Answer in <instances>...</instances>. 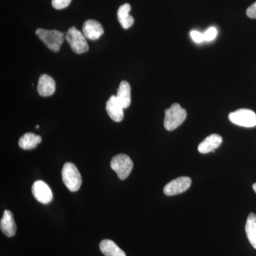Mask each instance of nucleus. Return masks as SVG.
Wrapping results in <instances>:
<instances>
[{"label": "nucleus", "instance_id": "1", "mask_svg": "<svg viewBox=\"0 0 256 256\" xmlns=\"http://www.w3.org/2000/svg\"><path fill=\"white\" fill-rule=\"evenodd\" d=\"M62 180L69 191H78L82 184V178L78 168L72 162H66L64 165L62 172Z\"/></svg>", "mask_w": 256, "mask_h": 256}, {"label": "nucleus", "instance_id": "2", "mask_svg": "<svg viewBox=\"0 0 256 256\" xmlns=\"http://www.w3.org/2000/svg\"><path fill=\"white\" fill-rule=\"evenodd\" d=\"M186 111L178 104H174L165 110L164 126L168 131H172L183 124L186 120Z\"/></svg>", "mask_w": 256, "mask_h": 256}, {"label": "nucleus", "instance_id": "3", "mask_svg": "<svg viewBox=\"0 0 256 256\" xmlns=\"http://www.w3.org/2000/svg\"><path fill=\"white\" fill-rule=\"evenodd\" d=\"M36 36L40 38L47 48L52 52H58L64 41V34L58 30H46L37 28Z\"/></svg>", "mask_w": 256, "mask_h": 256}, {"label": "nucleus", "instance_id": "4", "mask_svg": "<svg viewBox=\"0 0 256 256\" xmlns=\"http://www.w3.org/2000/svg\"><path fill=\"white\" fill-rule=\"evenodd\" d=\"M65 38L72 50L76 54H82L89 50L86 38L84 36V34L74 26L68 28L66 34Z\"/></svg>", "mask_w": 256, "mask_h": 256}, {"label": "nucleus", "instance_id": "5", "mask_svg": "<svg viewBox=\"0 0 256 256\" xmlns=\"http://www.w3.org/2000/svg\"><path fill=\"white\" fill-rule=\"evenodd\" d=\"M110 168L116 172L120 180H124L132 172L133 162L127 154H119L111 160Z\"/></svg>", "mask_w": 256, "mask_h": 256}, {"label": "nucleus", "instance_id": "6", "mask_svg": "<svg viewBox=\"0 0 256 256\" xmlns=\"http://www.w3.org/2000/svg\"><path fill=\"white\" fill-rule=\"evenodd\" d=\"M230 122L237 126L245 128H252L256 126V114L248 109H239L228 114Z\"/></svg>", "mask_w": 256, "mask_h": 256}, {"label": "nucleus", "instance_id": "7", "mask_svg": "<svg viewBox=\"0 0 256 256\" xmlns=\"http://www.w3.org/2000/svg\"><path fill=\"white\" fill-rule=\"evenodd\" d=\"M191 185V178L188 176H181L168 183L164 186V193L166 196H174L186 192Z\"/></svg>", "mask_w": 256, "mask_h": 256}, {"label": "nucleus", "instance_id": "8", "mask_svg": "<svg viewBox=\"0 0 256 256\" xmlns=\"http://www.w3.org/2000/svg\"><path fill=\"white\" fill-rule=\"evenodd\" d=\"M32 192L37 201L44 204H50L53 200V193L50 186L41 180L34 183L32 185Z\"/></svg>", "mask_w": 256, "mask_h": 256}, {"label": "nucleus", "instance_id": "9", "mask_svg": "<svg viewBox=\"0 0 256 256\" xmlns=\"http://www.w3.org/2000/svg\"><path fill=\"white\" fill-rule=\"evenodd\" d=\"M82 31L86 38L92 41L98 40L104 33L101 24L94 20L86 21L82 25Z\"/></svg>", "mask_w": 256, "mask_h": 256}, {"label": "nucleus", "instance_id": "10", "mask_svg": "<svg viewBox=\"0 0 256 256\" xmlns=\"http://www.w3.org/2000/svg\"><path fill=\"white\" fill-rule=\"evenodd\" d=\"M106 111L114 122H121L124 118V108L120 104L116 96H111L106 102Z\"/></svg>", "mask_w": 256, "mask_h": 256}, {"label": "nucleus", "instance_id": "11", "mask_svg": "<svg viewBox=\"0 0 256 256\" xmlns=\"http://www.w3.org/2000/svg\"><path fill=\"white\" fill-rule=\"evenodd\" d=\"M37 90L42 97H48L53 95L56 90L54 80L50 76L43 74L38 79Z\"/></svg>", "mask_w": 256, "mask_h": 256}, {"label": "nucleus", "instance_id": "12", "mask_svg": "<svg viewBox=\"0 0 256 256\" xmlns=\"http://www.w3.org/2000/svg\"><path fill=\"white\" fill-rule=\"evenodd\" d=\"M0 228L2 232L10 238L14 236L16 234V224H15L12 213L10 210H4V214L0 222Z\"/></svg>", "mask_w": 256, "mask_h": 256}, {"label": "nucleus", "instance_id": "13", "mask_svg": "<svg viewBox=\"0 0 256 256\" xmlns=\"http://www.w3.org/2000/svg\"><path fill=\"white\" fill-rule=\"evenodd\" d=\"M222 141L223 139L220 134H210L200 143L198 146V150L202 154L214 152L215 150L222 144Z\"/></svg>", "mask_w": 256, "mask_h": 256}, {"label": "nucleus", "instance_id": "14", "mask_svg": "<svg viewBox=\"0 0 256 256\" xmlns=\"http://www.w3.org/2000/svg\"><path fill=\"white\" fill-rule=\"evenodd\" d=\"M118 100L124 109L128 108L131 104V88L129 82L122 80L120 84L119 88L118 90Z\"/></svg>", "mask_w": 256, "mask_h": 256}, {"label": "nucleus", "instance_id": "15", "mask_svg": "<svg viewBox=\"0 0 256 256\" xmlns=\"http://www.w3.org/2000/svg\"><path fill=\"white\" fill-rule=\"evenodd\" d=\"M42 138L40 136H36L32 132H28L20 138L18 146L25 150H30L36 148L42 142Z\"/></svg>", "mask_w": 256, "mask_h": 256}, {"label": "nucleus", "instance_id": "16", "mask_svg": "<svg viewBox=\"0 0 256 256\" xmlns=\"http://www.w3.org/2000/svg\"><path fill=\"white\" fill-rule=\"evenodd\" d=\"M131 6L129 4H124L120 6L118 10V20L122 28L128 30L134 24V18L130 15Z\"/></svg>", "mask_w": 256, "mask_h": 256}, {"label": "nucleus", "instance_id": "17", "mask_svg": "<svg viewBox=\"0 0 256 256\" xmlns=\"http://www.w3.org/2000/svg\"><path fill=\"white\" fill-rule=\"evenodd\" d=\"M100 249L105 256H126L124 250L120 248L116 242L109 239H105L100 242Z\"/></svg>", "mask_w": 256, "mask_h": 256}, {"label": "nucleus", "instance_id": "18", "mask_svg": "<svg viewBox=\"0 0 256 256\" xmlns=\"http://www.w3.org/2000/svg\"><path fill=\"white\" fill-rule=\"evenodd\" d=\"M246 233L249 242L256 249V215L250 213L248 216L246 224Z\"/></svg>", "mask_w": 256, "mask_h": 256}, {"label": "nucleus", "instance_id": "19", "mask_svg": "<svg viewBox=\"0 0 256 256\" xmlns=\"http://www.w3.org/2000/svg\"><path fill=\"white\" fill-rule=\"evenodd\" d=\"M72 0H52V6L56 10H63L68 6Z\"/></svg>", "mask_w": 256, "mask_h": 256}, {"label": "nucleus", "instance_id": "20", "mask_svg": "<svg viewBox=\"0 0 256 256\" xmlns=\"http://www.w3.org/2000/svg\"><path fill=\"white\" fill-rule=\"evenodd\" d=\"M217 35V30L215 28H210L204 34V41L210 42L214 40Z\"/></svg>", "mask_w": 256, "mask_h": 256}, {"label": "nucleus", "instance_id": "21", "mask_svg": "<svg viewBox=\"0 0 256 256\" xmlns=\"http://www.w3.org/2000/svg\"><path fill=\"white\" fill-rule=\"evenodd\" d=\"M191 37L193 41L196 42V43H202L204 41V34H202L201 32L197 31H192L190 33Z\"/></svg>", "mask_w": 256, "mask_h": 256}, {"label": "nucleus", "instance_id": "22", "mask_svg": "<svg viewBox=\"0 0 256 256\" xmlns=\"http://www.w3.org/2000/svg\"><path fill=\"white\" fill-rule=\"evenodd\" d=\"M246 14L249 18H256V2L248 8Z\"/></svg>", "mask_w": 256, "mask_h": 256}, {"label": "nucleus", "instance_id": "23", "mask_svg": "<svg viewBox=\"0 0 256 256\" xmlns=\"http://www.w3.org/2000/svg\"><path fill=\"white\" fill-rule=\"evenodd\" d=\"M252 188H254V192H255L256 193V183L252 185Z\"/></svg>", "mask_w": 256, "mask_h": 256}, {"label": "nucleus", "instance_id": "24", "mask_svg": "<svg viewBox=\"0 0 256 256\" xmlns=\"http://www.w3.org/2000/svg\"><path fill=\"white\" fill-rule=\"evenodd\" d=\"M38 128H40V126H36V129H38Z\"/></svg>", "mask_w": 256, "mask_h": 256}]
</instances>
